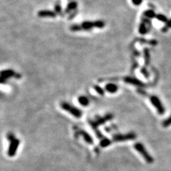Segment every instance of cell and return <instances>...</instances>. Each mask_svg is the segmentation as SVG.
<instances>
[{
	"label": "cell",
	"mask_w": 171,
	"mask_h": 171,
	"mask_svg": "<svg viewBox=\"0 0 171 171\" xmlns=\"http://www.w3.org/2000/svg\"><path fill=\"white\" fill-rule=\"evenodd\" d=\"M105 26V22L102 20L95 22H84L80 25H74L70 27L72 31H80V30H89L93 27L103 28Z\"/></svg>",
	"instance_id": "cell-1"
},
{
	"label": "cell",
	"mask_w": 171,
	"mask_h": 171,
	"mask_svg": "<svg viewBox=\"0 0 171 171\" xmlns=\"http://www.w3.org/2000/svg\"><path fill=\"white\" fill-rule=\"evenodd\" d=\"M8 141H10V146L8 150V155L10 157H13L15 155L18 148L20 144V141L19 139L15 137L12 133L8 134L7 136Z\"/></svg>",
	"instance_id": "cell-2"
},
{
	"label": "cell",
	"mask_w": 171,
	"mask_h": 171,
	"mask_svg": "<svg viewBox=\"0 0 171 171\" xmlns=\"http://www.w3.org/2000/svg\"><path fill=\"white\" fill-rule=\"evenodd\" d=\"M60 107H62V108L64 110L69 112V113H70L72 115H73L74 117L76 118H81L82 117V112L80 110L70 105L67 102L61 103Z\"/></svg>",
	"instance_id": "cell-3"
},
{
	"label": "cell",
	"mask_w": 171,
	"mask_h": 171,
	"mask_svg": "<svg viewBox=\"0 0 171 171\" xmlns=\"http://www.w3.org/2000/svg\"><path fill=\"white\" fill-rule=\"evenodd\" d=\"M134 148L136 149V151H138L140 154L141 155V156L144 158V159L145 161L148 163H151L154 162V158H153L150 154L149 153L146 151V148L144 147V146L143 144L140 143H137L134 145Z\"/></svg>",
	"instance_id": "cell-4"
},
{
	"label": "cell",
	"mask_w": 171,
	"mask_h": 171,
	"mask_svg": "<svg viewBox=\"0 0 171 171\" xmlns=\"http://www.w3.org/2000/svg\"><path fill=\"white\" fill-rule=\"evenodd\" d=\"M136 138V135L133 132L128 133L127 134H117L113 136L112 141L113 142H120L125 141L128 140H132Z\"/></svg>",
	"instance_id": "cell-5"
},
{
	"label": "cell",
	"mask_w": 171,
	"mask_h": 171,
	"mask_svg": "<svg viewBox=\"0 0 171 171\" xmlns=\"http://www.w3.org/2000/svg\"><path fill=\"white\" fill-rule=\"evenodd\" d=\"M150 101L152 103V105L157 108V112L160 115H163L165 113V108L158 97L156 96H151Z\"/></svg>",
	"instance_id": "cell-6"
},
{
	"label": "cell",
	"mask_w": 171,
	"mask_h": 171,
	"mask_svg": "<svg viewBox=\"0 0 171 171\" xmlns=\"http://www.w3.org/2000/svg\"><path fill=\"white\" fill-rule=\"evenodd\" d=\"M2 76H1V82L3 84L5 82L7 81L8 78H11L12 77H17V74L15 73L14 70H5L2 72Z\"/></svg>",
	"instance_id": "cell-7"
},
{
	"label": "cell",
	"mask_w": 171,
	"mask_h": 171,
	"mask_svg": "<svg viewBox=\"0 0 171 171\" xmlns=\"http://www.w3.org/2000/svg\"><path fill=\"white\" fill-rule=\"evenodd\" d=\"M124 81L126 82L134 85V86H138V87H141V88L142 87L143 88V87L146 86V85L145 83H143L141 81H139V79L134 78V77H126L124 78Z\"/></svg>",
	"instance_id": "cell-8"
},
{
	"label": "cell",
	"mask_w": 171,
	"mask_h": 171,
	"mask_svg": "<svg viewBox=\"0 0 171 171\" xmlns=\"http://www.w3.org/2000/svg\"><path fill=\"white\" fill-rule=\"evenodd\" d=\"M78 134H79V135H81V136H82L84 139V141L89 143V144H93V138H91L89 135V134H88L87 132H86L85 131H82V130H80L79 131Z\"/></svg>",
	"instance_id": "cell-9"
},
{
	"label": "cell",
	"mask_w": 171,
	"mask_h": 171,
	"mask_svg": "<svg viewBox=\"0 0 171 171\" xmlns=\"http://www.w3.org/2000/svg\"><path fill=\"white\" fill-rule=\"evenodd\" d=\"M57 13H54L53 11L50 10H42L38 12V16L41 17H56Z\"/></svg>",
	"instance_id": "cell-10"
},
{
	"label": "cell",
	"mask_w": 171,
	"mask_h": 171,
	"mask_svg": "<svg viewBox=\"0 0 171 171\" xmlns=\"http://www.w3.org/2000/svg\"><path fill=\"white\" fill-rule=\"evenodd\" d=\"M105 89L108 93H115L117 92L118 90V86L116 84L109 83L105 86Z\"/></svg>",
	"instance_id": "cell-11"
},
{
	"label": "cell",
	"mask_w": 171,
	"mask_h": 171,
	"mask_svg": "<svg viewBox=\"0 0 171 171\" xmlns=\"http://www.w3.org/2000/svg\"><path fill=\"white\" fill-rule=\"evenodd\" d=\"M150 30V28L146 26V24L142 22L141 23H140L139 27V32L141 34H145L148 32V30Z\"/></svg>",
	"instance_id": "cell-12"
},
{
	"label": "cell",
	"mask_w": 171,
	"mask_h": 171,
	"mask_svg": "<svg viewBox=\"0 0 171 171\" xmlns=\"http://www.w3.org/2000/svg\"><path fill=\"white\" fill-rule=\"evenodd\" d=\"M156 15L155 11L152 10H146L144 11L143 13V15L145 16V17L147 18V19H154L156 17Z\"/></svg>",
	"instance_id": "cell-13"
},
{
	"label": "cell",
	"mask_w": 171,
	"mask_h": 171,
	"mask_svg": "<svg viewBox=\"0 0 171 171\" xmlns=\"http://www.w3.org/2000/svg\"><path fill=\"white\" fill-rule=\"evenodd\" d=\"M78 101L81 105H82L84 107L88 106L89 105V101L88 98L86 97V96H81L80 97H79Z\"/></svg>",
	"instance_id": "cell-14"
},
{
	"label": "cell",
	"mask_w": 171,
	"mask_h": 171,
	"mask_svg": "<svg viewBox=\"0 0 171 171\" xmlns=\"http://www.w3.org/2000/svg\"><path fill=\"white\" fill-rule=\"evenodd\" d=\"M100 146L103 148H105L108 146L109 145H110L111 143H112V140L109 139L108 138H103V139H100Z\"/></svg>",
	"instance_id": "cell-15"
},
{
	"label": "cell",
	"mask_w": 171,
	"mask_h": 171,
	"mask_svg": "<svg viewBox=\"0 0 171 171\" xmlns=\"http://www.w3.org/2000/svg\"><path fill=\"white\" fill-rule=\"evenodd\" d=\"M137 41L142 42V43L148 44V45H151V46H156L158 44V42L156 40H154V39H153V40H146L145 39L140 38V39H138Z\"/></svg>",
	"instance_id": "cell-16"
},
{
	"label": "cell",
	"mask_w": 171,
	"mask_h": 171,
	"mask_svg": "<svg viewBox=\"0 0 171 171\" xmlns=\"http://www.w3.org/2000/svg\"><path fill=\"white\" fill-rule=\"evenodd\" d=\"M144 57H145V65L148 66L150 64V51L148 49L145 48L144 50Z\"/></svg>",
	"instance_id": "cell-17"
},
{
	"label": "cell",
	"mask_w": 171,
	"mask_h": 171,
	"mask_svg": "<svg viewBox=\"0 0 171 171\" xmlns=\"http://www.w3.org/2000/svg\"><path fill=\"white\" fill-rule=\"evenodd\" d=\"M155 19H157L158 20H159L162 22H163V23H167L169 20L168 19V18L166 16V15H164L163 14H158L156 15V17H155Z\"/></svg>",
	"instance_id": "cell-18"
},
{
	"label": "cell",
	"mask_w": 171,
	"mask_h": 171,
	"mask_svg": "<svg viewBox=\"0 0 171 171\" xmlns=\"http://www.w3.org/2000/svg\"><path fill=\"white\" fill-rule=\"evenodd\" d=\"M77 7V3L75 2H72L71 3H70L68 6H67V9L65 10V12L67 13H69L70 11H72L73 10H74Z\"/></svg>",
	"instance_id": "cell-19"
},
{
	"label": "cell",
	"mask_w": 171,
	"mask_h": 171,
	"mask_svg": "<svg viewBox=\"0 0 171 171\" xmlns=\"http://www.w3.org/2000/svg\"><path fill=\"white\" fill-rule=\"evenodd\" d=\"M170 28H171V19L168 20V22L166 23V25H165L162 28L161 30L163 33H166V32L168 31V30Z\"/></svg>",
	"instance_id": "cell-20"
},
{
	"label": "cell",
	"mask_w": 171,
	"mask_h": 171,
	"mask_svg": "<svg viewBox=\"0 0 171 171\" xmlns=\"http://www.w3.org/2000/svg\"><path fill=\"white\" fill-rule=\"evenodd\" d=\"M94 89L96 91V92L98 93L99 95H102L103 96L105 94V91L104 90H103V89H102L101 87H100L99 86H98V85H96L94 86Z\"/></svg>",
	"instance_id": "cell-21"
},
{
	"label": "cell",
	"mask_w": 171,
	"mask_h": 171,
	"mask_svg": "<svg viewBox=\"0 0 171 171\" xmlns=\"http://www.w3.org/2000/svg\"><path fill=\"white\" fill-rule=\"evenodd\" d=\"M171 125V116L170 117H169L168 119L165 120L163 123H162V126L164 127H169Z\"/></svg>",
	"instance_id": "cell-22"
},
{
	"label": "cell",
	"mask_w": 171,
	"mask_h": 171,
	"mask_svg": "<svg viewBox=\"0 0 171 171\" xmlns=\"http://www.w3.org/2000/svg\"><path fill=\"white\" fill-rule=\"evenodd\" d=\"M61 6L59 3H57L55 5V10H56V13L57 14H60L61 11H62V8H61Z\"/></svg>",
	"instance_id": "cell-23"
},
{
	"label": "cell",
	"mask_w": 171,
	"mask_h": 171,
	"mask_svg": "<svg viewBox=\"0 0 171 171\" xmlns=\"http://www.w3.org/2000/svg\"><path fill=\"white\" fill-rule=\"evenodd\" d=\"M141 73L142 74H143V76L145 77H149V73H148V72L147 71V70H146L145 68H143L141 70Z\"/></svg>",
	"instance_id": "cell-24"
},
{
	"label": "cell",
	"mask_w": 171,
	"mask_h": 171,
	"mask_svg": "<svg viewBox=\"0 0 171 171\" xmlns=\"http://www.w3.org/2000/svg\"><path fill=\"white\" fill-rule=\"evenodd\" d=\"M143 0H132V3L136 6H139L142 3Z\"/></svg>",
	"instance_id": "cell-25"
}]
</instances>
